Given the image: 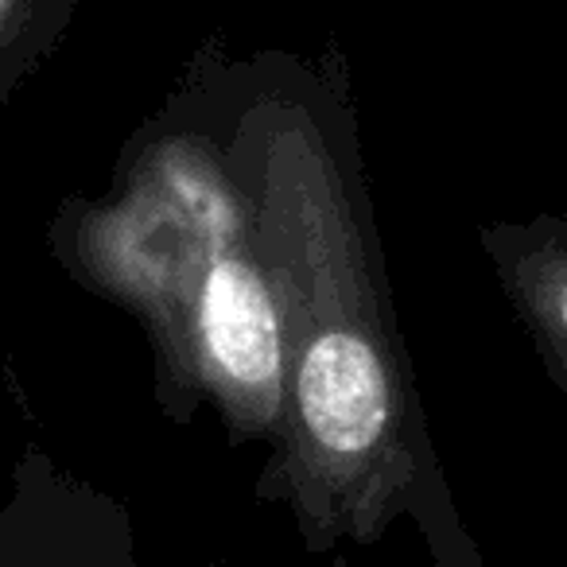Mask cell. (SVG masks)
<instances>
[{
  "instance_id": "cell-1",
  "label": "cell",
  "mask_w": 567,
  "mask_h": 567,
  "mask_svg": "<svg viewBox=\"0 0 567 567\" xmlns=\"http://www.w3.org/2000/svg\"><path fill=\"white\" fill-rule=\"evenodd\" d=\"M229 159L272 268L288 365L260 489L296 513L311 551L373 544L435 466L373 221L303 110H260Z\"/></svg>"
},
{
  "instance_id": "cell-2",
  "label": "cell",
  "mask_w": 567,
  "mask_h": 567,
  "mask_svg": "<svg viewBox=\"0 0 567 567\" xmlns=\"http://www.w3.org/2000/svg\"><path fill=\"white\" fill-rule=\"evenodd\" d=\"M66 257L141 319L183 412L210 401L237 443L276 440L288 389L280 300L234 159L198 136L156 141L121 195L66 226Z\"/></svg>"
},
{
  "instance_id": "cell-3",
  "label": "cell",
  "mask_w": 567,
  "mask_h": 567,
  "mask_svg": "<svg viewBox=\"0 0 567 567\" xmlns=\"http://www.w3.org/2000/svg\"><path fill=\"white\" fill-rule=\"evenodd\" d=\"M486 249L509 300L517 303L548 365L567 389V226H497L486 234Z\"/></svg>"
},
{
  "instance_id": "cell-4",
  "label": "cell",
  "mask_w": 567,
  "mask_h": 567,
  "mask_svg": "<svg viewBox=\"0 0 567 567\" xmlns=\"http://www.w3.org/2000/svg\"><path fill=\"white\" fill-rule=\"evenodd\" d=\"M412 513L420 517L427 540H432L435 567H482L478 551H474L471 536L463 533V525L455 517V505H451L447 489H443L440 466L427 471L424 486H420L416 502H412Z\"/></svg>"
},
{
  "instance_id": "cell-5",
  "label": "cell",
  "mask_w": 567,
  "mask_h": 567,
  "mask_svg": "<svg viewBox=\"0 0 567 567\" xmlns=\"http://www.w3.org/2000/svg\"><path fill=\"white\" fill-rule=\"evenodd\" d=\"M20 17H24V0H0V55L9 51Z\"/></svg>"
}]
</instances>
